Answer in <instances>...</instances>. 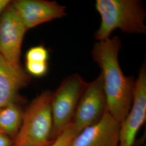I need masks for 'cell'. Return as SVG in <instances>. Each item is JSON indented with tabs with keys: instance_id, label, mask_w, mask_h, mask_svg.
Returning <instances> with one entry per match:
<instances>
[{
	"instance_id": "obj_1",
	"label": "cell",
	"mask_w": 146,
	"mask_h": 146,
	"mask_svg": "<svg viewBox=\"0 0 146 146\" xmlns=\"http://www.w3.org/2000/svg\"><path fill=\"white\" fill-rule=\"evenodd\" d=\"M122 47L120 38L114 36L98 41L92 55L101 70L107 102V110L120 123L131 110L135 80L125 76L119 62V53Z\"/></svg>"
},
{
	"instance_id": "obj_2",
	"label": "cell",
	"mask_w": 146,
	"mask_h": 146,
	"mask_svg": "<svg viewBox=\"0 0 146 146\" xmlns=\"http://www.w3.org/2000/svg\"><path fill=\"white\" fill-rule=\"evenodd\" d=\"M96 10L101 23L95 38L101 41L110 38L116 29L129 34H145L146 12L138 0H96Z\"/></svg>"
},
{
	"instance_id": "obj_3",
	"label": "cell",
	"mask_w": 146,
	"mask_h": 146,
	"mask_svg": "<svg viewBox=\"0 0 146 146\" xmlns=\"http://www.w3.org/2000/svg\"><path fill=\"white\" fill-rule=\"evenodd\" d=\"M52 94L44 91L24 110L21 127L12 146H48L52 143Z\"/></svg>"
},
{
	"instance_id": "obj_4",
	"label": "cell",
	"mask_w": 146,
	"mask_h": 146,
	"mask_svg": "<svg viewBox=\"0 0 146 146\" xmlns=\"http://www.w3.org/2000/svg\"><path fill=\"white\" fill-rule=\"evenodd\" d=\"M88 83L77 74L64 78L55 92L51 103L52 141L73 122L78 101Z\"/></svg>"
},
{
	"instance_id": "obj_5",
	"label": "cell",
	"mask_w": 146,
	"mask_h": 146,
	"mask_svg": "<svg viewBox=\"0 0 146 146\" xmlns=\"http://www.w3.org/2000/svg\"><path fill=\"white\" fill-rule=\"evenodd\" d=\"M106 110V98L100 74L97 78L88 83L78 101L73 120L75 136L98 122Z\"/></svg>"
},
{
	"instance_id": "obj_6",
	"label": "cell",
	"mask_w": 146,
	"mask_h": 146,
	"mask_svg": "<svg viewBox=\"0 0 146 146\" xmlns=\"http://www.w3.org/2000/svg\"><path fill=\"white\" fill-rule=\"evenodd\" d=\"M27 31L11 2L0 16V55L13 66H22L21 48Z\"/></svg>"
},
{
	"instance_id": "obj_7",
	"label": "cell",
	"mask_w": 146,
	"mask_h": 146,
	"mask_svg": "<svg viewBox=\"0 0 146 146\" xmlns=\"http://www.w3.org/2000/svg\"><path fill=\"white\" fill-rule=\"evenodd\" d=\"M146 119V69L143 66L135 80L131 110L120 125L119 146H133Z\"/></svg>"
},
{
	"instance_id": "obj_8",
	"label": "cell",
	"mask_w": 146,
	"mask_h": 146,
	"mask_svg": "<svg viewBox=\"0 0 146 146\" xmlns=\"http://www.w3.org/2000/svg\"><path fill=\"white\" fill-rule=\"evenodd\" d=\"M27 29L67 15L66 8L55 1L46 0H15L11 1Z\"/></svg>"
},
{
	"instance_id": "obj_9",
	"label": "cell",
	"mask_w": 146,
	"mask_h": 146,
	"mask_svg": "<svg viewBox=\"0 0 146 146\" xmlns=\"http://www.w3.org/2000/svg\"><path fill=\"white\" fill-rule=\"evenodd\" d=\"M120 123L108 111L73 138L70 146H119Z\"/></svg>"
},
{
	"instance_id": "obj_10",
	"label": "cell",
	"mask_w": 146,
	"mask_h": 146,
	"mask_svg": "<svg viewBox=\"0 0 146 146\" xmlns=\"http://www.w3.org/2000/svg\"><path fill=\"white\" fill-rule=\"evenodd\" d=\"M31 80L22 66H15L0 55V108L12 102L21 101L19 91Z\"/></svg>"
},
{
	"instance_id": "obj_11",
	"label": "cell",
	"mask_w": 146,
	"mask_h": 146,
	"mask_svg": "<svg viewBox=\"0 0 146 146\" xmlns=\"http://www.w3.org/2000/svg\"><path fill=\"white\" fill-rule=\"evenodd\" d=\"M21 101L12 102L0 108V133L15 138L20 129L24 110L20 104Z\"/></svg>"
},
{
	"instance_id": "obj_12",
	"label": "cell",
	"mask_w": 146,
	"mask_h": 146,
	"mask_svg": "<svg viewBox=\"0 0 146 146\" xmlns=\"http://www.w3.org/2000/svg\"><path fill=\"white\" fill-rule=\"evenodd\" d=\"M49 58V52L43 46L31 47L26 53V61L35 62H47Z\"/></svg>"
},
{
	"instance_id": "obj_13",
	"label": "cell",
	"mask_w": 146,
	"mask_h": 146,
	"mask_svg": "<svg viewBox=\"0 0 146 146\" xmlns=\"http://www.w3.org/2000/svg\"><path fill=\"white\" fill-rule=\"evenodd\" d=\"M75 136V131L72 122L48 146H70L71 142Z\"/></svg>"
},
{
	"instance_id": "obj_14",
	"label": "cell",
	"mask_w": 146,
	"mask_h": 146,
	"mask_svg": "<svg viewBox=\"0 0 146 146\" xmlns=\"http://www.w3.org/2000/svg\"><path fill=\"white\" fill-rule=\"evenodd\" d=\"M48 69L47 62L26 61V70L31 76L41 77L46 74Z\"/></svg>"
},
{
	"instance_id": "obj_15",
	"label": "cell",
	"mask_w": 146,
	"mask_h": 146,
	"mask_svg": "<svg viewBox=\"0 0 146 146\" xmlns=\"http://www.w3.org/2000/svg\"><path fill=\"white\" fill-rule=\"evenodd\" d=\"M13 139L9 136L0 133V146H12Z\"/></svg>"
},
{
	"instance_id": "obj_16",
	"label": "cell",
	"mask_w": 146,
	"mask_h": 146,
	"mask_svg": "<svg viewBox=\"0 0 146 146\" xmlns=\"http://www.w3.org/2000/svg\"><path fill=\"white\" fill-rule=\"evenodd\" d=\"M11 1L9 0H0V16L8 5H10Z\"/></svg>"
}]
</instances>
